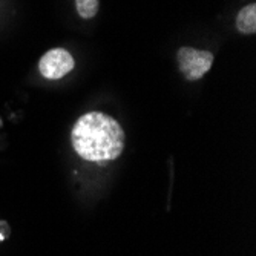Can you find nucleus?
I'll use <instances>...</instances> for the list:
<instances>
[{
	"mask_svg": "<svg viewBox=\"0 0 256 256\" xmlns=\"http://www.w3.org/2000/svg\"><path fill=\"white\" fill-rule=\"evenodd\" d=\"M236 26L242 34H254L256 31V5L244 6L236 17Z\"/></svg>",
	"mask_w": 256,
	"mask_h": 256,
	"instance_id": "4",
	"label": "nucleus"
},
{
	"mask_svg": "<svg viewBox=\"0 0 256 256\" xmlns=\"http://www.w3.org/2000/svg\"><path fill=\"white\" fill-rule=\"evenodd\" d=\"M180 71L184 74L188 80H198L201 78L214 63V56L208 51H200L195 48L184 46L176 54Z\"/></svg>",
	"mask_w": 256,
	"mask_h": 256,
	"instance_id": "2",
	"label": "nucleus"
},
{
	"mask_svg": "<svg viewBox=\"0 0 256 256\" xmlns=\"http://www.w3.org/2000/svg\"><path fill=\"white\" fill-rule=\"evenodd\" d=\"M77 12L83 18H92L98 12V0H76Z\"/></svg>",
	"mask_w": 256,
	"mask_h": 256,
	"instance_id": "5",
	"label": "nucleus"
},
{
	"mask_svg": "<svg viewBox=\"0 0 256 256\" xmlns=\"http://www.w3.org/2000/svg\"><path fill=\"white\" fill-rule=\"evenodd\" d=\"M0 240H4V236H2V235H0Z\"/></svg>",
	"mask_w": 256,
	"mask_h": 256,
	"instance_id": "6",
	"label": "nucleus"
},
{
	"mask_svg": "<svg viewBox=\"0 0 256 256\" xmlns=\"http://www.w3.org/2000/svg\"><path fill=\"white\" fill-rule=\"evenodd\" d=\"M72 146L88 161H109L118 158L124 149V132L112 117L90 112L78 118L72 129Z\"/></svg>",
	"mask_w": 256,
	"mask_h": 256,
	"instance_id": "1",
	"label": "nucleus"
},
{
	"mask_svg": "<svg viewBox=\"0 0 256 256\" xmlns=\"http://www.w3.org/2000/svg\"><path fill=\"white\" fill-rule=\"evenodd\" d=\"M72 68H74V58L63 48H56L48 51L38 63L40 74L48 80L62 78L68 72H71Z\"/></svg>",
	"mask_w": 256,
	"mask_h": 256,
	"instance_id": "3",
	"label": "nucleus"
}]
</instances>
